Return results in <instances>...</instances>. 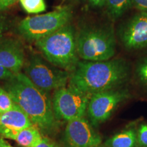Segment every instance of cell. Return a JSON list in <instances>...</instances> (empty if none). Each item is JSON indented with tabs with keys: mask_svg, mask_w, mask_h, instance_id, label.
Instances as JSON below:
<instances>
[{
	"mask_svg": "<svg viewBox=\"0 0 147 147\" xmlns=\"http://www.w3.org/2000/svg\"><path fill=\"white\" fill-rule=\"evenodd\" d=\"M105 6L109 18L116 21L121 17L130 7L131 0H106Z\"/></svg>",
	"mask_w": 147,
	"mask_h": 147,
	"instance_id": "obj_15",
	"label": "cell"
},
{
	"mask_svg": "<svg viewBox=\"0 0 147 147\" xmlns=\"http://www.w3.org/2000/svg\"><path fill=\"white\" fill-rule=\"evenodd\" d=\"M15 103L4 88L0 86V113L8 111L13 108Z\"/></svg>",
	"mask_w": 147,
	"mask_h": 147,
	"instance_id": "obj_17",
	"label": "cell"
},
{
	"mask_svg": "<svg viewBox=\"0 0 147 147\" xmlns=\"http://www.w3.org/2000/svg\"><path fill=\"white\" fill-rule=\"evenodd\" d=\"M9 27V20L5 14H0V39Z\"/></svg>",
	"mask_w": 147,
	"mask_h": 147,
	"instance_id": "obj_20",
	"label": "cell"
},
{
	"mask_svg": "<svg viewBox=\"0 0 147 147\" xmlns=\"http://www.w3.org/2000/svg\"><path fill=\"white\" fill-rule=\"evenodd\" d=\"M16 74L0 66V80H7L8 79L13 78Z\"/></svg>",
	"mask_w": 147,
	"mask_h": 147,
	"instance_id": "obj_22",
	"label": "cell"
},
{
	"mask_svg": "<svg viewBox=\"0 0 147 147\" xmlns=\"http://www.w3.org/2000/svg\"><path fill=\"white\" fill-rule=\"evenodd\" d=\"M137 129L129 127L106 140V147H138Z\"/></svg>",
	"mask_w": 147,
	"mask_h": 147,
	"instance_id": "obj_14",
	"label": "cell"
},
{
	"mask_svg": "<svg viewBox=\"0 0 147 147\" xmlns=\"http://www.w3.org/2000/svg\"><path fill=\"white\" fill-rule=\"evenodd\" d=\"M21 7L29 14H38L47 10L45 0H19Z\"/></svg>",
	"mask_w": 147,
	"mask_h": 147,
	"instance_id": "obj_16",
	"label": "cell"
},
{
	"mask_svg": "<svg viewBox=\"0 0 147 147\" xmlns=\"http://www.w3.org/2000/svg\"><path fill=\"white\" fill-rule=\"evenodd\" d=\"M75 29L69 23L53 34L36 42V46L47 61L71 73L79 60Z\"/></svg>",
	"mask_w": 147,
	"mask_h": 147,
	"instance_id": "obj_3",
	"label": "cell"
},
{
	"mask_svg": "<svg viewBox=\"0 0 147 147\" xmlns=\"http://www.w3.org/2000/svg\"><path fill=\"white\" fill-rule=\"evenodd\" d=\"M138 147H147V123L141 124L137 129Z\"/></svg>",
	"mask_w": 147,
	"mask_h": 147,
	"instance_id": "obj_19",
	"label": "cell"
},
{
	"mask_svg": "<svg viewBox=\"0 0 147 147\" xmlns=\"http://www.w3.org/2000/svg\"><path fill=\"white\" fill-rule=\"evenodd\" d=\"M32 125L26 113L15 104L12 109L0 113V137L10 139L13 134Z\"/></svg>",
	"mask_w": 147,
	"mask_h": 147,
	"instance_id": "obj_12",
	"label": "cell"
},
{
	"mask_svg": "<svg viewBox=\"0 0 147 147\" xmlns=\"http://www.w3.org/2000/svg\"><path fill=\"white\" fill-rule=\"evenodd\" d=\"M66 147H96L102 144L101 136L84 117L67 122L63 134Z\"/></svg>",
	"mask_w": 147,
	"mask_h": 147,
	"instance_id": "obj_9",
	"label": "cell"
},
{
	"mask_svg": "<svg viewBox=\"0 0 147 147\" xmlns=\"http://www.w3.org/2000/svg\"><path fill=\"white\" fill-rule=\"evenodd\" d=\"M136 71L140 81L147 87V58L140 62Z\"/></svg>",
	"mask_w": 147,
	"mask_h": 147,
	"instance_id": "obj_18",
	"label": "cell"
},
{
	"mask_svg": "<svg viewBox=\"0 0 147 147\" xmlns=\"http://www.w3.org/2000/svg\"><path fill=\"white\" fill-rule=\"evenodd\" d=\"M24 74L42 91L49 92L66 87L70 72L59 68L38 55H32L24 65Z\"/></svg>",
	"mask_w": 147,
	"mask_h": 147,
	"instance_id": "obj_6",
	"label": "cell"
},
{
	"mask_svg": "<svg viewBox=\"0 0 147 147\" xmlns=\"http://www.w3.org/2000/svg\"><path fill=\"white\" fill-rule=\"evenodd\" d=\"M36 147H61L59 145L47 137H43L42 141Z\"/></svg>",
	"mask_w": 147,
	"mask_h": 147,
	"instance_id": "obj_23",
	"label": "cell"
},
{
	"mask_svg": "<svg viewBox=\"0 0 147 147\" xmlns=\"http://www.w3.org/2000/svg\"><path fill=\"white\" fill-rule=\"evenodd\" d=\"M129 97V91L125 88H117L93 94L87 110L90 123L95 128L100 126L110 118L121 103Z\"/></svg>",
	"mask_w": 147,
	"mask_h": 147,
	"instance_id": "obj_8",
	"label": "cell"
},
{
	"mask_svg": "<svg viewBox=\"0 0 147 147\" xmlns=\"http://www.w3.org/2000/svg\"><path fill=\"white\" fill-rule=\"evenodd\" d=\"M0 147H14L10 145L7 141L5 140L4 138L0 137Z\"/></svg>",
	"mask_w": 147,
	"mask_h": 147,
	"instance_id": "obj_26",
	"label": "cell"
},
{
	"mask_svg": "<svg viewBox=\"0 0 147 147\" xmlns=\"http://www.w3.org/2000/svg\"><path fill=\"white\" fill-rule=\"evenodd\" d=\"M10 139L15 140L22 147H36L41 143L43 136L39 128L33 124L13 134Z\"/></svg>",
	"mask_w": 147,
	"mask_h": 147,
	"instance_id": "obj_13",
	"label": "cell"
},
{
	"mask_svg": "<svg viewBox=\"0 0 147 147\" xmlns=\"http://www.w3.org/2000/svg\"><path fill=\"white\" fill-rule=\"evenodd\" d=\"M17 0H0V14L12 6Z\"/></svg>",
	"mask_w": 147,
	"mask_h": 147,
	"instance_id": "obj_24",
	"label": "cell"
},
{
	"mask_svg": "<svg viewBox=\"0 0 147 147\" xmlns=\"http://www.w3.org/2000/svg\"><path fill=\"white\" fill-rule=\"evenodd\" d=\"M71 17V8L63 7L47 14L25 18L18 24V32L27 41L36 42L67 25Z\"/></svg>",
	"mask_w": 147,
	"mask_h": 147,
	"instance_id": "obj_5",
	"label": "cell"
},
{
	"mask_svg": "<svg viewBox=\"0 0 147 147\" xmlns=\"http://www.w3.org/2000/svg\"><path fill=\"white\" fill-rule=\"evenodd\" d=\"M96 147H106L105 146H104V144H100V145H99V146H96Z\"/></svg>",
	"mask_w": 147,
	"mask_h": 147,
	"instance_id": "obj_27",
	"label": "cell"
},
{
	"mask_svg": "<svg viewBox=\"0 0 147 147\" xmlns=\"http://www.w3.org/2000/svg\"><path fill=\"white\" fill-rule=\"evenodd\" d=\"M119 35L121 43L127 50L147 47V12L140 11L129 18L121 27Z\"/></svg>",
	"mask_w": 147,
	"mask_h": 147,
	"instance_id": "obj_10",
	"label": "cell"
},
{
	"mask_svg": "<svg viewBox=\"0 0 147 147\" xmlns=\"http://www.w3.org/2000/svg\"><path fill=\"white\" fill-rule=\"evenodd\" d=\"M130 69L123 59L80 61L70 73L69 85L89 95L117 89L127 81Z\"/></svg>",
	"mask_w": 147,
	"mask_h": 147,
	"instance_id": "obj_2",
	"label": "cell"
},
{
	"mask_svg": "<svg viewBox=\"0 0 147 147\" xmlns=\"http://www.w3.org/2000/svg\"><path fill=\"white\" fill-rule=\"evenodd\" d=\"M5 81L3 88L32 123L44 134L55 133L58 127V120L49 93L37 87L22 72L16 74L13 78Z\"/></svg>",
	"mask_w": 147,
	"mask_h": 147,
	"instance_id": "obj_1",
	"label": "cell"
},
{
	"mask_svg": "<svg viewBox=\"0 0 147 147\" xmlns=\"http://www.w3.org/2000/svg\"><path fill=\"white\" fill-rule=\"evenodd\" d=\"M25 63V51L21 42L3 36L0 39V66L17 74L21 72Z\"/></svg>",
	"mask_w": 147,
	"mask_h": 147,
	"instance_id": "obj_11",
	"label": "cell"
},
{
	"mask_svg": "<svg viewBox=\"0 0 147 147\" xmlns=\"http://www.w3.org/2000/svg\"><path fill=\"white\" fill-rule=\"evenodd\" d=\"M79 58L89 61H103L113 59L116 53V38L108 25L82 27L76 34Z\"/></svg>",
	"mask_w": 147,
	"mask_h": 147,
	"instance_id": "obj_4",
	"label": "cell"
},
{
	"mask_svg": "<svg viewBox=\"0 0 147 147\" xmlns=\"http://www.w3.org/2000/svg\"><path fill=\"white\" fill-rule=\"evenodd\" d=\"M91 97L70 85L55 90L52 102L57 119L68 122L84 117Z\"/></svg>",
	"mask_w": 147,
	"mask_h": 147,
	"instance_id": "obj_7",
	"label": "cell"
},
{
	"mask_svg": "<svg viewBox=\"0 0 147 147\" xmlns=\"http://www.w3.org/2000/svg\"><path fill=\"white\" fill-rule=\"evenodd\" d=\"M131 5L141 12H147V0H131Z\"/></svg>",
	"mask_w": 147,
	"mask_h": 147,
	"instance_id": "obj_21",
	"label": "cell"
},
{
	"mask_svg": "<svg viewBox=\"0 0 147 147\" xmlns=\"http://www.w3.org/2000/svg\"><path fill=\"white\" fill-rule=\"evenodd\" d=\"M87 1L93 8H102L105 6L106 0H87Z\"/></svg>",
	"mask_w": 147,
	"mask_h": 147,
	"instance_id": "obj_25",
	"label": "cell"
}]
</instances>
